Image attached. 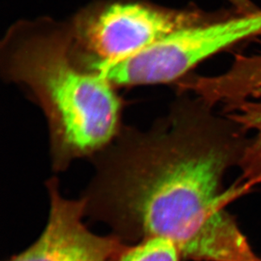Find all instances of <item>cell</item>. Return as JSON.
I'll return each mask as SVG.
<instances>
[{"label": "cell", "mask_w": 261, "mask_h": 261, "mask_svg": "<svg viewBox=\"0 0 261 261\" xmlns=\"http://www.w3.org/2000/svg\"><path fill=\"white\" fill-rule=\"evenodd\" d=\"M226 116L254 136L244 148L239 166L242 176L239 185L245 190L261 182V101H244L226 105Z\"/></svg>", "instance_id": "cell-6"}, {"label": "cell", "mask_w": 261, "mask_h": 261, "mask_svg": "<svg viewBox=\"0 0 261 261\" xmlns=\"http://www.w3.org/2000/svg\"><path fill=\"white\" fill-rule=\"evenodd\" d=\"M0 69L6 82L25 88L43 112L55 173L77 159H91L123 128L116 87L80 66L69 21L41 17L15 22L0 45Z\"/></svg>", "instance_id": "cell-2"}, {"label": "cell", "mask_w": 261, "mask_h": 261, "mask_svg": "<svg viewBox=\"0 0 261 261\" xmlns=\"http://www.w3.org/2000/svg\"><path fill=\"white\" fill-rule=\"evenodd\" d=\"M46 185L50 210L43 232L29 248L6 261H113L129 246L113 234L91 232L83 222L84 200L64 197L58 177Z\"/></svg>", "instance_id": "cell-5"}, {"label": "cell", "mask_w": 261, "mask_h": 261, "mask_svg": "<svg viewBox=\"0 0 261 261\" xmlns=\"http://www.w3.org/2000/svg\"><path fill=\"white\" fill-rule=\"evenodd\" d=\"M181 259L179 250L173 242L155 237L129 245L113 261H180Z\"/></svg>", "instance_id": "cell-7"}, {"label": "cell", "mask_w": 261, "mask_h": 261, "mask_svg": "<svg viewBox=\"0 0 261 261\" xmlns=\"http://www.w3.org/2000/svg\"><path fill=\"white\" fill-rule=\"evenodd\" d=\"M212 108L182 96L149 130L123 126L91 158L94 174L82 196L86 217L128 245L169 239L182 259L261 261L226 211L245 190L236 185L222 190L248 133Z\"/></svg>", "instance_id": "cell-1"}, {"label": "cell", "mask_w": 261, "mask_h": 261, "mask_svg": "<svg viewBox=\"0 0 261 261\" xmlns=\"http://www.w3.org/2000/svg\"><path fill=\"white\" fill-rule=\"evenodd\" d=\"M261 36V10L226 13L206 22L177 30L133 57L99 67L114 87L178 82L208 58Z\"/></svg>", "instance_id": "cell-4"}, {"label": "cell", "mask_w": 261, "mask_h": 261, "mask_svg": "<svg viewBox=\"0 0 261 261\" xmlns=\"http://www.w3.org/2000/svg\"><path fill=\"white\" fill-rule=\"evenodd\" d=\"M226 13L171 9L148 0H97L69 20L73 55L80 66L92 72L133 57L177 30Z\"/></svg>", "instance_id": "cell-3"}]
</instances>
